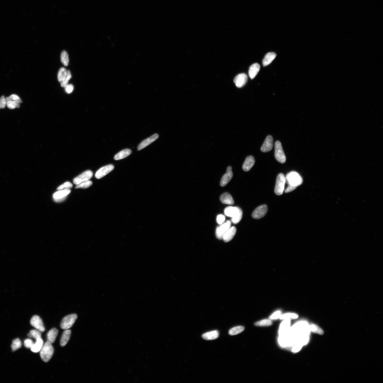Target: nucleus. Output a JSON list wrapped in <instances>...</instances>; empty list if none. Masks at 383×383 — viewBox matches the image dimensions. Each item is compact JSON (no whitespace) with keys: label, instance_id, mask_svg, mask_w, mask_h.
Here are the masks:
<instances>
[{"label":"nucleus","instance_id":"21","mask_svg":"<svg viewBox=\"0 0 383 383\" xmlns=\"http://www.w3.org/2000/svg\"><path fill=\"white\" fill-rule=\"evenodd\" d=\"M220 201L223 204L229 205H233L234 204L233 197L228 193H225L222 194L220 196Z\"/></svg>","mask_w":383,"mask_h":383},{"label":"nucleus","instance_id":"30","mask_svg":"<svg viewBox=\"0 0 383 383\" xmlns=\"http://www.w3.org/2000/svg\"><path fill=\"white\" fill-rule=\"evenodd\" d=\"M67 70L66 68H62L59 69L58 74V80L61 82L66 78L67 75Z\"/></svg>","mask_w":383,"mask_h":383},{"label":"nucleus","instance_id":"42","mask_svg":"<svg viewBox=\"0 0 383 383\" xmlns=\"http://www.w3.org/2000/svg\"><path fill=\"white\" fill-rule=\"evenodd\" d=\"M73 187V184L69 182H66L60 186H59L58 187L57 190L59 191V190L65 189H70L72 188Z\"/></svg>","mask_w":383,"mask_h":383},{"label":"nucleus","instance_id":"6","mask_svg":"<svg viewBox=\"0 0 383 383\" xmlns=\"http://www.w3.org/2000/svg\"><path fill=\"white\" fill-rule=\"evenodd\" d=\"M217 227L216 230V235L219 240H222L224 234L230 228L231 222L229 220H227L225 223Z\"/></svg>","mask_w":383,"mask_h":383},{"label":"nucleus","instance_id":"37","mask_svg":"<svg viewBox=\"0 0 383 383\" xmlns=\"http://www.w3.org/2000/svg\"><path fill=\"white\" fill-rule=\"evenodd\" d=\"M310 331L313 333L320 334V335H322L324 333L323 330L317 325L314 324L311 325L310 326Z\"/></svg>","mask_w":383,"mask_h":383},{"label":"nucleus","instance_id":"12","mask_svg":"<svg viewBox=\"0 0 383 383\" xmlns=\"http://www.w3.org/2000/svg\"><path fill=\"white\" fill-rule=\"evenodd\" d=\"M247 81V75L245 74L242 73L239 74L236 76L234 79V82L237 87L240 88L245 86L246 84Z\"/></svg>","mask_w":383,"mask_h":383},{"label":"nucleus","instance_id":"48","mask_svg":"<svg viewBox=\"0 0 383 383\" xmlns=\"http://www.w3.org/2000/svg\"><path fill=\"white\" fill-rule=\"evenodd\" d=\"M281 314V312L280 311H277L274 313L271 316L270 318L272 320L277 319L279 318Z\"/></svg>","mask_w":383,"mask_h":383},{"label":"nucleus","instance_id":"8","mask_svg":"<svg viewBox=\"0 0 383 383\" xmlns=\"http://www.w3.org/2000/svg\"><path fill=\"white\" fill-rule=\"evenodd\" d=\"M93 175V173L90 170L86 171L78 175L73 180L74 184L78 185L81 182L89 180Z\"/></svg>","mask_w":383,"mask_h":383},{"label":"nucleus","instance_id":"31","mask_svg":"<svg viewBox=\"0 0 383 383\" xmlns=\"http://www.w3.org/2000/svg\"><path fill=\"white\" fill-rule=\"evenodd\" d=\"M60 59L62 64L65 66H68L69 63V56L66 50L62 51L60 55Z\"/></svg>","mask_w":383,"mask_h":383},{"label":"nucleus","instance_id":"1","mask_svg":"<svg viewBox=\"0 0 383 383\" xmlns=\"http://www.w3.org/2000/svg\"><path fill=\"white\" fill-rule=\"evenodd\" d=\"M54 353V349L52 343L47 341L44 344L40 351V355L42 361L47 363L50 360Z\"/></svg>","mask_w":383,"mask_h":383},{"label":"nucleus","instance_id":"36","mask_svg":"<svg viewBox=\"0 0 383 383\" xmlns=\"http://www.w3.org/2000/svg\"><path fill=\"white\" fill-rule=\"evenodd\" d=\"M92 185V182L91 181L88 180L81 182L80 184L77 185V186L75 187V189H78L81 188V189H86L91 186Z\"/></svg>","mask_w":383,"mask_h":383},{"label":"nucleus","instance_id":"9","mask_svg":"<svg viewBox=\"0 0 383 383\" xmlns=\"http://www.w3.org/2000/svg\"><path fill=\"white\" fill-rule=\"evenodd\" d=\"M268 208L266 205H263L258 206L255 209L252 214V217L254 219H259L263 217L267 213Z\"/></svg>","mask_w":383,"mask_h":383},{"label":"nucleus","instance_id":"22","mask_svg":"<svg viewBox=\"0 0 383 383\" xmlns=\"http://www.w3.org/2000/svg\"><path fill=\"white\" fill-rule=\"evenodd\" d=\"M71 335V331L70 329H66L62 333L60 341V345L63 347L68 343Z\"/></svg>","mask_w":383,"mask_h":383},{"label":"nucleus","instance_id":"32","mask_svg":"<svg viewBox=\"0 0 383 383\" xmlns=\"http://www.w3.org/2000/svg\"><path fill=\"white\" fill-rule=\"evenodd\" d=\"M27 336L29 338H34L36 340L39 338H41V332L38 329H32L30 331Z\"/></svg>","mask_w":383,"mask_h":383},{"label":"nucleus","instance_id":"35","mask_svg":"<svg viewBox=\"0 0 383 383\" xmlns=\"http://www.w3.org/2000/svg\"><path fill=\"white\" fill-rule=\"evenodd\" d=\"M272 325V322L270 320L264 319L261 321L255 322L254 325L259 326H271Z\"/></svg>","mask_w":383,"mask_h":383},{"label":"nucleus","instance_id":"3","mask_svg":"<svg viewBox=\"0 0 383 383\" xmlns=\"http://www.w3.org/2000/svg\"><path fill=\"white\" fill-rule=\"evenodd\" d=\"M285 182L286 178L284 175L282 173L279 174L277 176L274 190L275 193L277 195L280 196L283 194Z\"/></svg>","mask_w":383,"mask_h":383},{"label":"nucleus","instance_id":"40","mask_svg":"<svg viewBox=\"0 0 383 383\" xmlns=\"http://www.w3.org/2000/svg\"><path fill=\"white\" fill-rule=\"evenodd\" d=\"M298 316V315L294 313H287L280 316L279 318L280 319H296L297 318Z\"/></svg>","mask_w":383,"mask_h":383},{"label":"nucleus","instance_id":"27","mask_svg":"<svg viewBox=\"0 0 383 383\" xmlns=\"http://www.w3.org/2000/svg\"><path fill=\"white\" fill-rule=\"evenodd\" d=\"M132 152L131 150L129 149L123 150L118 154L115 155L114 159L115 160H119L125 158L130 155Z\"/></svg>","mask_w":383,"mask_h":383},{"label":"nucleus","instance_id":"38","mask_svg":"<svg viewBox=\"0 0 383 383\" xmlns=\"http://www.w3.org/2000/svg\"><path fill=\"white\" fill-rule=\"evenodd\" d=\"M242 209L240 208L239 212L237 215L235 217L232 218V222H233L234 224H237L242 219Z\"/></svg>","mask_w":383,"mask_h":383},{"label":"nucleus","instance_id":"44","mask_svg":"<svg viewBox=\"0 0 383 383\" xmlns=\"http://www.w3.org/2000/svg\"><path fill=\"white\" fill-rule=\"evenodd\" d=\"M6 102L9 101L21 100L19 97L14 94H11L10 96L6 97Z\"/></svg>","mask_w":383,"mask_h":383},{"label":"nucleus","instance_id":"26","mask_svg":"<svg viewBox=\"0 0 383 383\" xmlns=\"http://www.w3.org/2000/svg\"><path fill=\"white\" fill-rule=\"evenodd\" d=\"M43 345V341L41 338H38L36 340V342L34 343L31 349V351L35 353H37L40 351Z\"/></svg>","mask_w":383,"mask_h":383},{"label":"nucleus","instance_id":"25","mask_svg":"<svg viewBox=\"0 0 383 383\" xmlns=\"http://www.w3.org/2000/svg\"><path fill=\"white\" fill-rule=\"evenodd\" d=\"M277 54L275 53L270 52L267 54L263 60V66H266L270 64L275 58Z\"/></svg>","mask_w":383,"mask_h":383},{"label":"nucleus","instance_id":"14","mask_svg":"<svg viewBox=\"0 0 383 383\" xmlns=\"http://www.w3.org/2000/svg\"><path fill=\"white\" fill-rule=\"evenodd\" d=\"M232 169L231 166H229L227 168L226 173L222 176L220 182V185L221 187L225 186L233 178V174Z\"/></svg>","mask_w":383,"mask_h":383},{"label":"nucleus","instance_id":"49","mask_svg":"<svg viewBox=\"0 0 383 383\" xmlns=\"http://www.w3.org/2000/svg\"><path fill=\"white\" fill-rule=\"evenodd\" d=\"M297 188V187L292 186L291 185H288V186L285 190V193H288L291 192L293 191Z\"/></svg>","mask_w":383,"mask_h":383},{"label":"nucleus","instance_id":"28","mask_svg":"<svg viewBox=\"0 0 383 383\" xmlns=\"http://www.w3.org/2000/svg\"><path fill=\"white\" fill-rule=\"evenodd\" d=\"M244 330L245 328L242 326H236L230 329L229 333L230 335H235L242 333Z\"/></svg>","mask_w":383,"mask_h":383},{"label":"nucleus","instance_id":"33","mask_svg":"<svg viewBox=\"0 0 383 383\" xmlns=\"http://www.w3.org/2000/svg\"><path fill=\"white\" fill-rule=\"evenodd\" d=\"M22 346V343L21 341L19 338H16L14 340L12 341V345H11V349H12V351L15 352L18 349H20Z\"/></svg>","mask_w":383,"mask_h":383},{"label":"nucleus","instance_id":"5","mask_svg":"<svg viewBox=\"0 0 383 383\" xmlns=\"http://www.w3.org/2000/svg\"><path fill=\"white\" fill-rule=\"evenodd\" d=\"M77 315L76 314H70L65 317L60 323V328L63 329H68L70 328L75 323L77 319Z\"/></svg>","mask_w":383,"mask_h":383},{"label":"nucleus","instance_id":"18","mask_svg":"<svg viewBox=\"0 0 383 383\" xmlns=\"http://www.w3.org/2000/svg\"><path fill=\"white\" fill-rule=\"evenodd\" d=\"M240 208L233 206H228L225 209V214L227 217L232 218L235 217L238 214Z\"/></svg>","mask_w":383,"mask_h":383},{"label":"nucleus","instance_id":"43","mask_svg":"<svg viewBox=\"0 0 383 383\" xmlns=\"http://www.w3.org/2000/svg\"><path fill=\"white\" fill-rule=\"evenodd\" d=\"M34 344V343L31 339H27L24 341V344L25 346L27 349H31Z\"/></svg>","mask_w":383,"mask_h":383},{"label":"nucleus","instance_id":"47","mask_svg":"<svg viewBox=\"0 0 383 383\" xmlns=\"http://www.w3.org/2000/svg\"><path fill=\"white\" fill-rule=\"evenodd\" d=\"M65 91L67 94H70L72 92L74 89V87L73 85L68 84L66 87H65Z\"/></svg>","mask_w":383,"mask_h":383},{"label":"nucleus","instance_id":"16","mask_svg":"<svg viewBox=\"0 0 383 383\" xmlns=\"http://www.w3.org/2000/svg\"><path fill=\"white\" fill-rule=\"evenodd\" d=\"M236 233V229L234 226L230 227L223 237L222 240L225 242H228L233 238Z\"/></svg>","mask_w":383,"mask_h":383},{"label":"nucleus","instance_id":"24","mask_svg":"<svg viewBox=\"0 0 383 383\" xmlns=\"http://www.w3.org/2000/svg\"><path fill=\"white\" fill-rule=\"evenodd\" d=\"M58 333V330L57 329L53 328L49 331L47 335V340L50 343H54Z\"/></svg>","mask_w":383,"mask_h":383},{"label":"nucleus","instance_id":"34","mask_svg":"<svg viewBox=\"0 0 383 383\" xmlns=\"http://www.w3.org/2000/svg\"><path fill=\"white\" fill-rule=\"evenodd\" d=\"M278 342L281 346L283 347H287L288 343V337L285 336V334L280 335L278 338Z\"/></svg>","mask_w":383,"mask_h":383},{"label":"nucleus","instance_id":"4","mask_svg":"<svg viewBox=\"0 0 383 383\" xmlns=\"http://www.w3.org/2000/svg\"><path fill=\"white\" fill-rule=\"evenodd\" d=\"M275 149V156L276 160L280 163H285L286 161V157L283 151L281 143L279 141L276 142Z\"/></svg>","mask_w":383,"mask_h":383},{"label":"nucleus","instance_id":"11","mask_svg":"<svg viewBox=\"0 0 383 383\" xmlns=\"http://www.w3.org/2000/svg\"><path fill=\"white\" fill-rule=\"evenodd\" d=\"M114 168V166L111 164L102 167L97 171L95 174V177L98 179H101L108 174Z\"/></svg>","mask_w":383,"mask_h":383},{"label":"nucleus","instance_id":"23","mask_svg":"<svg viewBox=\"0 0 383 383\" xmlns=\"http://www.w3.org/2000/svg\"><path fill=\"white\" fill-rule=\"evenodd\" d=\"M260 65L258 63H255L250 67L249 70V75L251 79H254L258 74L260 70Z\"/></svg>","mask_w":383,"mask_h":383},{"label":"nucleus","instance_id":"17","mask_svg":"<svg viewBox=\"0 0 383 383\" xmlns=\"http://www.w3.org/2000/svg\"><path fill=\"white\" fill-rule=\"evenodd\" d=\"M254 158L252 156H248L246 158L242 168L245 171H249L252 169L255 164Z\"/></svg>","mask_w":383,"mask_h":383},{"label":"nucleus","instance_id":"45","mask_svg":"<svg viewBox=\"0 0 383 383\" xmlns=\"http://www.w3.org/2000/svg\"><path fill=\"white\" fill-rule=\"evenodd\" d=\"M225 220V217L224 215L220 214L218 215L217 217V223L219 225H221L223 224Z\"/></svg>","mask_w":383,"mask_h":383},{"label":"nucleus","instance_id":"15","mask_svg":"<svg viewBox=\"0 0 383 383\" xmlns=\"http://www.w3.org/2000/svg\"><path fill=\"white\" fill-rule=\"evenodd\" d=\"M159 137L158 134H155L150 137V138L142 142L138 146V150H140L147 147V146L149 145L151 143L156 140L159 138Z\"/></svg>","mask_w":383,"mask_h":383},{"label":"nucleus","instance_id":"13","mask_svg":"<svg viewBox=\"0 0 383 383\" xmlns=\"http://www.w3.org/2000/svg\"><path fill=\"white\" fill-rule=\"evenodd\" d=\"M273 147V139L272 136L269 135L266 137L265 140L262 145L261 150V152L266 153L270 151Z\"/></svg>","mask_w":383,"mask_h":383},{"label":"nucleus","instance_id":"29","mask_svg":"<svg viewBox=\"0 0 383 383\" xmlns=\"http://www.w3.org/2000/svg\"><path fill=\"white\" fill-rule=\"evenodd\" d=\"M22 102V100L9 101L6 102V106L9 109L13 110L15 108H19L20 104Z\"/></svg>","mask_w":383,"mask_h":383},{"label":"nucleus","instance_id":"20","mask_svg":"<svg viewBox=\"0 0 383 383\" xmlns=\"http://www.w3.org/2000/svg\"><path fill=\"white\" fill-rule=\"evenodd\" d=\"M219 337V332L217 330H214L204 333L202 336L204 339L206 340H212L216 339Z\"/></svg>","mask_w":383,"mask_h":383},{"label":"nucleus","instance_id":"46","mask_svg":"<svg viewBox=\"0 0 383 383\" xmlns=\"http://www.w3.org/2000/svg\"><path fill=\"white\" fill-rule=\"evenodd\" d=\"M6 105V98L4 96H2L1 98H0V109H3L5 108Z\"/></svg>","mask_w":383,"mask_h":383},{"label":"nucleus","instance_id":"39","mask_svg":"<svg viewBox=\"0 0 383 383\" xmlns=\"http://www.w3.org/2000/svg\"><path fill=\"white\" fill-rule=\"evenodd\" d=\"M71 75L70 71L67 70V75L65 79L60 82V85L62 87H65L68 84L69 81L71 78Z\"/></svg>","mask_w":383,"mask_h":383},{"label":"nucleus","instance_id":"10","mask_svg":"<svg viewBox=\"0 0 383 383\" xmlns=\"http://www.w3.org/2000/svg\"><path fill=\"white\" fill-rule=\"evenodd\" d=\"M71 192L70 189H65L59 190L56 192L53 195V198L54 201L57 202H59L64 201L66 199V197Z\"/></svg>","mask_w":383,"mask_h":383},{"label":"nucleus","instance_id":"7","mask_svg":"<svg viewBox=\"0 0 383 383\" xmlns=\"http://www.w3.org/2000/svg\"><path fill=\"white\" fill-rule=\"evenodd\" d=\"M30 324L36 329L43 333L45 330L42 320L38 315H34L30 320Z\"/></svg>","mask_w":383,"mask_h":383},{"label":"nucleus","instance_id":"41","mask_svg":"<svg viewBox=\"0 0 383 383\" xmlns=\"http://www.w3.org/2000/svg\"><path fill=\"white\" fill-rule=\"evenodd\" d=\"M303 343L299 340L292 348V351L294 353H297L300 351L303 345Z\"/></svg>","mask_w":383,"mask_h":383},{"label":"nucleus","instance_id":"2","mask_svg":"<svg viewBox=\"0 0 383 383\" xmlns=\"http://www.w3.org/2000/svg\"><path fill=\"white\" fill-rule=\"evenodd\" d=\"M285 178L288 185L297 187L302 184L303 182V178L296 171H291L288 173Z\"/></svg>","mask_w":383,"mask_h":383},{"label":"nucleus","instance_id":"19","mask_svg":"<svg viewBox=\"0 0 383 383\" xmlns=\"http://www.w3.org/2000/svg\"><path fill=\"white\" fill-rule=\"evenodd\" d=\"M284 320V321L282 322L280 325L279 330L280 335L285 334L290 328V324H291V321L290 319H286Z\"/></svg>","mask_w":383,"mask_h":383}]
</instances>
